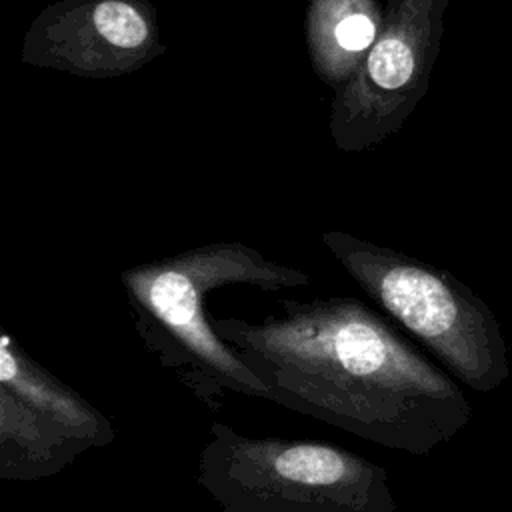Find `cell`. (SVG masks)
Listing matches in <instances>:
<instances>
[{"label":"cell","instance_id":"7a4b0ae2","mask_svg":"<svg viewBox=\"0 0 512 512\" xmlns=\"http://www.w3.org/2000/svg\"><path fill=\"white\" fill-rule=\"evenodd\" d=\"M136 334L160 370L218 412L230 394L270 400L268 388L212 326L208 294L246 284L266 292L300 288L310 276L268 260L244 242H214L138 264L120 274Z\"/></svg>","mask_w":512,"mask_h":512},{"label":"cell","instance_id":"8992f818","mask_svg":"<svg viewBox=\"0 0 512 512\" xmlns=\"http://www.w3.org/2000/svg\"><path fill=\"white\" fill-rule=\"evenodd\" d=\"M116 438L112 420L0 334V480L36 482Z\"/></svg>","mask_w":512,"mask_h":512},{"label":"cell","instance_id":"52a82bcc","mask_svg":"<svg viewBox=\"0 0 512 512\" xmlns=\"http://www.w3.org/2000/svg\"><path fill=\"white\" fill-rule=\"evenodd\" d=\"M166 50L150 0H58L30 22L20 62L80 78H118Z\"/></svg>","mask_w":512,"mask_h":512},{"label":"cell","instance_id":"5b68a950","mask_svg":"<svg viewBox=\"0 0 512 512\" xmlns=\"http://www.w3.org/2000/svg\"><path fill=\"white\" fill-rule=\"evenodd\" d=\"M450 0H388L382 32L352 80L334 92L328 130L340 152L396 134L426 96Z\"/></svg>","mask_w":512,"mask_h":512},{"label":"cell","instance_id":"3957f363","mask_svg":"<svg viewBox=\"0 0 512 512\" xmlns=\"http://www.w3.org/2000/svg\"><path fill=\"white\" fill-rule=\"evenodd\" d=\"M196 482L220 512H396L380 464L338 444L248 436L218 420Z\"/></svg>","mask_w":512,"mask_h":512},{"label":"cell","instance_id":"277c9868","mask_svg":"<svg viewBox=\"0 0 512 512\" xmlns=\"http://www.w3.org/2000/svg\"><path fill=\"white\" fill-rule=\"evenodd\" d=\"M320 240L350 278L462 384L488 392L508 376L496 316L454 274L350 232L328 230Z\"/></svg>","mask_w":512,"mask_h":512},{"label":"cell","instance_id":"ba28073f","mask_svg":"<svg viewBox=\"0 0 512 512\" xmlns=\"http://www.w3.org/2000/svg\"><path fill=\"white\" fill-rule=\"evenodd\" d=\"M384 26L378 0H308L304 44L314 74L334 92L360 70Z\"/></svg>","mask_w":512,"mask_h":512},{"label":"cell","instance_id":"6da1fadb","mask_svg":"<svg viewBox=\"0 0 512 512\" xmlns=\"http://www.w3.org/2000/svg\"><path fill=\"white\" fill-rule=\"evenodd\" d=\"M270 402L408 454H428L472 416L460 386L352 296L280 300L250 322L212 316Z\"/></svg>","mask_w":512,"mask_h":512}]
</instances>
